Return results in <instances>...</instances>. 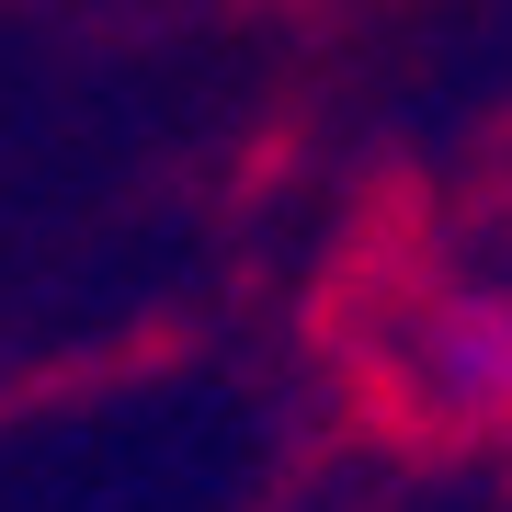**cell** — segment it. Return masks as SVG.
I'll return each instance as SVG.
<instances>
[{"label": "cell", "mask_w": 512, "mask_h": 512, "mask_svg": "<svg viewBox=\"0 0 512 512\" xmlns=\"http://www.w3.org/2000/svg\"><path fill=\"white\" fill-rule=\"evenodd\" d=\"M330 353L342 387L410 444L512 456V285L433 239H376L330 285Z\"/></svg>", "instance_id": "6da1fadb"}]
</instances>
